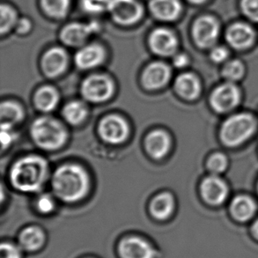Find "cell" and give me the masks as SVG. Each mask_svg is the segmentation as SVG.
I'll return each instance as SVG.
<instances>
[{"mask_svg": "<svg viewBox=\"0 0 258 258\" xmlns=\"http://www.w3.org/2000/svg\"><path fill=\"white\" fill-rule=\"evenodd\" d=\"M22 109L19 105L13 101H4L0 108L1 126L13 127L16 122L22 119Z\"/></svg>", "mask_w": 258, "mask_h": 258, "instance_id": "4316f807", "label": "cell"}, {"mask_svg": "<svg viewBox=\"0 0 258 258\" xmlns=\"http://www.w3.org/2000/svg\"><path fill=\"white\" fill-rule=\"evenodd\" d=\"M228 55H229V53H228V50L226 48L221 47V46H218V47L213 48V50L211 51L210 56H211V59L213 60V62L221 63V62H224V61L227 59Z\"/></svg>", "mask_w": 258, "mask_h": 258, "instance_id": "836d02e7", "label": "cell"}, {"mask_svg": "<svg viewBox=\"0 0 258 258\" xmlns=\"http://www.w3.org/2000/svg\"><path fill=\"white\" fill-rule=\"evenodd\" d=\"M20 20L17 11L8 5L2 3L0 7V33L5 35L14 30Z\"/></svg>", "mask_w": 258, "mask_h": 258, "instance_id": "484cf974", "label": "cell"}, {"mask_svg": "<svg viewBox=\"0 0 258 258\" xmlns=\"http://www.w3.org/2000/svg\"><path fill=\"white\" fill-rule=\"evenodd\" d=\"M174 209V199L168 193H161L151 203V213L158 220H165L170 216Z\"/></svg>", "mask_w": 258, "mask_h": 258, "instance_id": "603a6c76", "label": "cell"}, {"mask_svg": "<svg viewBox=\"0 0 258 258\" xmlns=\"http://www.w3.org/2000/svg\"><path fill=\"white\" fill-rule=\"evenodd\" d=\"M170 78V69L164 63L154 62L151 63L143 74V83L147 88L156 89L163 87Z\"/></svg>", "mask_w": 258, "mask_h": 258, "instance_id": "e0dca14e", "label": "cell"}, {"mask_svg": "<svg viewBox=\"0 0 258 258\" xmlns=\"http://www.w3.org/2000/svg\"><path fill=\"white\" fill-rule=\"evenodd\" d=\"M191 33L194 42L199 48L208 49L217 42L220 35V25L215 18L204 15L196 20Z\"/></svg>", "mask_w": 258, "mask_h": 258, "instance_id": "8992f818", "label": "cell"}, {"mask_svg": "<svg viewBox=\"0 0 258 258\" xmlns=\"http://www.w3.org/2000/svg\"><path fill=\"white\" fill-rule=\"evenodd\" d=\"M43 241L44 235L38 227H31L26 228L25 230L22 231L20 236L21 247L29 251H34L41 248Z\"/></svg>", "mask_w": 258, "mask_h": 258, "instance_id": "d4e9b609", "label": "cell"}, {"mask_svg": "<svg viewBox=\"0 0 258 258\" xmlns=\"http://www.w3.org/2000/svg\"><path fill=\"white\" fill-rule=\"evenodd\" d=\"M48 174V164L39 156H29L18 161L11 170V181L23 192L39 190Z\"/></svg>", "mask_w": 258, "mask_h": 258, "instance_id": "7a4b0ae2", "label": "cell"}, {"mask_svg": "<svg viewBox=\"0 0 258 258\" xmlns=\"http://www.w3.org/2000/svg\"><path fill=\"white\" fill-rule=\"evenodd\" d=\"M245 73V67L243 63L238 60H232L227 62L223 67L222 74L227 81H239L243 77Z\"/></svg>", "mask_w": 258, "mask_h": 258, "instance_id": "f1b7e54d", "label": "cell"}, {"mask_svg": "<svg viewBox=\"0 0 258 258\" xmlns=\"http://www.w3.org/2000/svg\"><path fill=\"white\" fill-rule=\"evenodd\" d=\"M149 10L158 21L172 22L180 17L182 5L180 0H151Z\"/></svg>", "mask_w": 258, "mask_h": 258, "instance_id": "7c38bea8", "label": "cell"}, {"mask_svg": "<svg viewBox=\"0 0 258 258\" xmlns=\"http://www.w3.org/2000/svg\"><path fill=\"white\" fill-rule=\"evenodd\" d=\"M188 1L192 4H197V5H199V4L205 3V2L207 1V0H188Z\"/></svg>", "mask_w": 258, "mask_h": 258, "instance_id": "f35d334b", "label": "cell"}, {"mask_svg": "<svg viewBox=\"0 0 258 258\" xmlns=\"http://www.w3.org/2000/svg\"><path fill=\"white\" fill-rule=\"evenodd\" d=\"M35 105L42 111H51L58 101V94L51 87L40 88L35 94Z\"/></svg>", "mask_w": 258, "mask_h": 258, "instance_id": "cb8c5ba5", "label": "cell"}, {"mask_svg": "<svg viewBox=\"0 0 258 258\" xmlns=\"http://www.w3.org/2000/svg\"><path fill=\"white\" fill-rule=\"evenodd\" d=\"M105 50L98 44L84 46L75 56V63L81 69H90L103 62Z\"/></svg>", "mask_w": 258, "mask_h": 258, "instance_id": "ac0fdd59", "label": "cell"}, {"mask_svg": "<svg viewBox=\"0 0 258 258\" xmlns=\"http://www.w3.org/2000/svg\"><path fill=\"white\" fill-rule=\"evenodd\" d=\"M255 204L247 196H238L231 203L230 211L235 220L246 221L251 219L255 214Z\"/></svg>", "mask_w": 258, "mask_h": 258, "instance_id": "ffe728a7", "label": "cell"}, {"mask_svg": "<svg viewBox=\"0 0 258 258\" xmlns=\"http://www.w3.org/2000/svg\"><path fill=\"white\" fill-rule=\"evenodd\" d=\"M37 209L42 213H49L54 209L53 199L48 195L41 196L36 203Z\"/></svg>", "mask_w": 258, "mask_h": 258, "instance_id": "d6a6232c", "label": "cell"}, {"mask_svg": "<svg viewBox=\"0 0 258 258\" xmlns=\"http://www.w3.org/2000/svg\"><path fill=\"white\" fill-rule=\"evenodd\" d=\"M87 108L83 103L80 101H72L64 107L63 110V116L67 122L71 124L81 123L87 116Z\"/></svg>", "mask_w": 258, "mask_h": 258, "instance_id": "83f0119b", "label": "cell"}, {"mask_svg": "<svg viewBox=\"0 0 258 258\" xmlns=\"http://www.w3.org/2000/svg\"><path fill=\"white\" fill-rule=\"evenodd\" d=\"M89 188V179L83 168L77 165H64L53 174L52 188L60 199L75 202L82 199Z\"/></svg>", "mask_w": 258, "mask_h": 258, "instance_id": "6da1fadb", "label": "cell"}, {"mask_svg": "<svg viewBox=\"0 0 258 258\" xmlns=\"http://www.w3.org/2000/svg\"><path fill=\"white\" fill-rule=\"evenodd\" d=\"M43 13L55 20H63L69 14L72 0H40Z\"/></svg>", "mask_w": 258, "mask_h": 258, "instance_id": "7402d4cb", "label": "cell"}, {"mask_svg": "<svg viewBox=\"0 0 258 258\" xmlns=\"http://www.w3.org/2000/svg\"><path fill=\"white\" fill-rule=\"evenodd\" d=\"M128 133V124L118 115H108L102 119L99 126L101 139L108 143H122L126 140Z\"/></svg>", "mask_w": 258, "mask_h": 258, "instance_id": "30bf717a", "label": "cell"}, {"mask_svg": "<svg viewBox=\"0 0 258 258\" xmlns=\"http://www.w3.org/2000/svg\"><path fill=\"white\" fill-rule=\"evenodd\" d=\"M95 28L92 25L73 22L63 27L60 33L61 41L70 47H80L87 42Z\"/></svg>", "mask_w": 258, "mask_h": 258, "instance_id": "8fae6325", "label": "cell"}, {"mask_svg": "<svg viewBox=\"0 0 258 258\" xmlns=\"http://www.w3.org/2000/svg\"><path fill=\"white\" fill-rule=\"evenodd\" d=\"M240 101L241 92L232 83L220 85L211 95V105L220 113L230 111L240 103Z\"/></svg>", "mask_w": 258, "mask_h": 258, "instance_id": "ba28073f", "label": "cell"}, {"mask_svg": "<svg viewBox=\"0 0 258 258\" xmlns=\"http://www.w3.org/2000/svg\"><path fill=\"white\" fill-rule=\"evenodd\" d=\"M107 10L116 24H137L144 15L143 6L139 0H110Z\"/></svg>", "mask_w": 258, "mask_h": 258, "instance_id": "5b68a950", "label": "cell"}, {"mask_svg": "<svg viewBox=\"0 0 258 258\" xmlns=\"http://www.w3.org/2000/svg\"><path fill=\"white\" fill-rule=\"evenodd\" d=\"M31 135L36 145L46 150L59 148L67 140L63 126L49 117L36 119L31 126Z\"/></svg>", "mask_w": 258, "mask_h": 258, "instance_id": "277c9868", "label": "cell"}, {"mask_svg": "<svg viewBox=\"0 0 258 258\" xmlns=\"http://www.w3.org/2000/svg\"><path fill=\"white\" fill-rule=\"evenodd\" d=\"M241 7L246 17L258 22V0H241Z\"/></svg>", "mask_w": 258, "mask_h": 258, "instance_id": "4dcf8cb0", "label": "cell"}, {"mask_svg": "<svg viewBox=\"0 0 258 258\" xmlns=\"http://www.w3.org/2000/svg\"><path fill=\"white\" fill-rule=\"evenodd\" d=\"M32 29V21L28 18H20L14 30L19 35H27Z\"/></svg>", "mask_w": 258, "mask_h": 258, "instance_id": "e575fe53", "label": "cell"}, {"mask_svg": "<svg viewBox=\"0 0 258 258\" xmlns=\"http://www.w3.org/2000/svg\"><path fill=\"white\" fill-rule=\"evenodd\" d=\"M146 146L151 156L160 159L168 153L170 147V139L165 132L157 130L147 136Z\"/></svg>", "mask_w": 258, "mask_h": 258, "instance_id": "d6986e66", "label": "cell"}, {"mask_svg": "<svg viewBox=\"0 0 258 258\" xmlns=\"http://www.w3.org/2000/svg\"><path fill=\"white\" fill-rule=\"evenodd\" d=\"M203 198L210 205L218 206L225 201L228 194L227 186L223 180L217 175L206 177L201 184Z\"/></svg>", "mask_w": 258, "mask_h": 258, "instance_id": "4fadbf2b", "label": "cell"}, {"mask_svg": "<svg viewBox=\"0 0 258 258\" xmlns=\"http://www.w3.org/2000/svg\"><path fill=\"white\" fill-rule=\"evenodd\" d=\"M122 258H154L155 250L148 242L140 237H128L119 246Z\"/></svg>", "mask_w": 258, "mask_h": 258, "instance_id": "5bb4252c", "label": "cell"}, {"mask_svg": "<svg viewBox=\"0 0 258 258\" xmlns=\"http://www.w3.org/2000/svg\"><path fill=\"white\" fill-rule=\"evenodd\" d=\"M1 142H2V147L3 148L8 147L12 141L14 140V135L11 133V130L12 127H8V126H1Z\"/></svg>", "mask_w": 258, "mask_h": 258, "instance_id": "d590c367", "label": "cell"}, {"mask_svg": "<svg viewBox=\"0 0 258 258\" xmlns=\"http://www.w3.org/2000/svg\"><path fill=\"white\" fill-rule=\"evenodd\" d=\"M227 159L224 154H214L209 158L207 167L213 174H220L227 168Z\"/></svg>", "mask_w": 258, "mask_h": 258, "instance_id": "f546056e", "label": "cell"}, {"mask_svg": "<svg viewBox=\"0 0 258 258\" xmlns=\"http://www.w3.org/2000/svg\"><path fill=\"white\" fill-rule=\"evenodd\" d=\"M188 63V56L184 55V54H178V55L174 56V59H173V63H174V67H177V68H182V67H186Z\"/></svg>", "mask_w": 258, "mask_h": 258, "instance_id": "8d00e7d4", "label": "cell"}, {"mask_svg": "<svg viewBox=\"0 0 258 258\" xmlns=\"http://www.w3.org/2000/svg\"><path fill=\"white\" fill-rule=\"evenodd\" d=\"M148 43L153 52L161 56L174 55L178 47L175 34L170 29L165 28L154 29L149 35Z\"/></svg>", "mask_w": 258, "mask_h": 258, "instance_id": "9c48e42d", "label": "cell"}, {"mask_svg": "<svg viewBox=\"0 0 258 258\" xmlns=\"http://www.w3.org/2000/svg\"><path fill=\"white\" fill-rule=\"evenodd\" d=\"M175 89L181 97L193 100L199 96L201 87L199 79L194 74H183L175 81Z\"/></svg>", "mask_w": 258, "mask_h": 258, "instance_id": "44dd1931", "label": "cell"}, {"mask_svg": "<svg viewBox=\"0 0 258 258\" xmlns=\"http://www.w3.org/2000/svg\"><path fill=\"white\" fill-rule=\"evenodd\" d=\"M256 122L249 114H238L227 119L220 130V138L228 147L244 143L255 133Z\"/></svg>", "mask_w": 258, "mask_h": 258, "instance_id": "3957f363", "label": "cell"}, {"mask_svg": "<svg viewBox=\"0 0 258 258\" xmlns=\"http://www.w3.org/2000/svg\"><path fill=\"white\" fill-rule=\"evenodd\" d=\"M1 258H21L20 249L10 243H3L0 248Z\"/></svg>", "mask_w": 258, "mask_h": 258, "instance_id": "1f68e13d", "label": "cell"}, {"mask_svg": "<svg viewBox=\"0 0 258 258\" xmlns=\"http://www.w3.org/2000/svg\"><path fill=\"white\" fill-rule=\"evenodd\" d=\"M67 61V52L61 48L55 47L49 49L42 57V70L47 76L56 77L66 70Z\"/></svg>", "mask_w": 258, "mask_h": 258, "instance_id": "2e32d148", "label": "cell"}, {"mask_svg": "<svg viewBox=\"0 0 258 258\" xmlns=\"http://www.w3.org/2000/svg\"><path fill=\"white\" fill-rule=\"evenodd\" d=\"M114 91V86L103 75H93L86 79L81 86V93L88 101L101 102L108 100Z\"/></svg>", "mask_w": 258, "mask_h": 258, "instance_id": "52a82bcc", "label": "cell"}, {"mask_svg": "<svg viewBox=\"0 0 258 258\" xmlns=\"http://www.w3.org/2000/svg\"><path fill=\"white\" fill-rule=\"evenodd\" d=\"M252 231H253V234L255 235V238L258 239V220L255 221V224L253 225L252 227Z\"/></svg>", "mask_w": 258, "mask_h": 258, "instance_id": "74e56055", "label": "cell"}, {"mask_svg": "<svg viewBox=\"0 0 258 258\" xmlns=\"http://www.w3.org/2000/svg\"><path fill=\"white\" fill-rule=\"evenodd\" d=\"M226 38L231 47L236 49H245L253 44L255 33L248 25L238 22L228 28Z\"/></svg>", "mask_w": 258, "mask_h": 258, "instance_id": "9a60e30c", "label": "cell"}]
</instances>
